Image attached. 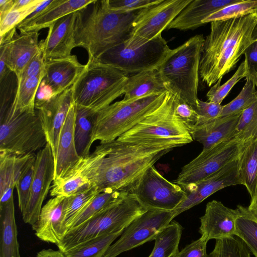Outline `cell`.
Segmentation results:
<instances>
[{"mask_svg":"<svg viewBox=\"0 0 257 257\" xmlns=\"http://www.w3.org/2000/svg\"><path fill=\"white\" fill-rule=\"evenodd\" d=\"M76 12L68 14L54 22L49 28L46 38L39 44L45 62L71 56L76 47L74 25Z\"/></svg>","mask_w":257,"mask_h":257,"instance_id":"19","label":"cell"},{"mask_svg":"<svg viewBox=\"0 0 257 257\" xmlns=\"http://www.w3.org/2000/svg\"><path fill=\"white\" fill-rule=\"evenodd\" d=\"M138 11H114L109 8L108 0H94L76 12L75 46L84 48L88 58L97 59L108 50L128 39Z\"/></svg>","mask_w":257,"mask_h":257,"instance_id":"3","label":"cell"},{"mask_svg":"<svg viewBox=\"0 0 257 257\" xmlns=\"http://www.w3.org/2000/svg\"><path fill=\"white\" fill-rule=\"evenodd\" d=\"M53 1V0L42 1L36 10L21 23H27L36 18L51 5Z\"/></svg>","mask_w":257,"mask_h":257,"instance_id":"52","label":"cell"},{"mask_svg":"<svg viewBox=\"0 0 257 257\" xmlns=\"http://www.w3.org/2000/svg\"><path fill=\"white\" fill-rule=\"evenodd\" d=\"M192 0H163L139 10L132 24L126 47H141L162 36V32Z\"/></svg>","mask_w":257,"mask_h":257,"instance_id":"11","label":"cell"},{"mask_svg":"<svg viewBox=\"0 0 257 257\" xmlns=\"http://www.w3.org/2000/svg\"><path fill=\"white\" fill-rule=\"evenodd\" d=\"M179 98L177 92L170 90L158 108L117 140L171 144L177 147L192 142L189 130L175 112Z\"/></svg>","mask_w":257,"mask_h":257,"instance_id":"6","label":"cell"},{"mask_svg":"<svg viewBox=\"0 0 257 257\" xmlns=\"http://www.w3.org/2000/svg\"><path fill=\"white\" fill-rule=\"evenodd\" d=\"M169 91V87L161 74L157 69H154L128 76L123 100L135 99Z\"/></svg>","mask_w":257,"mask_h":257,"instance_id":"28","label":"cell"},{"mask_svg":"<svg viewBox=\"0 0 257 257\" xmlns=\"http://www.w3.org/2000/svg\"><path fill=\"white\" fill-rule=\"evenodd\" d=\"M75 105L73 102L69 108L59 135L54 158V180L69 173L81 159L77 152L75 145Z\"/></svg>","mask_w":257,"mask_h":257,"instance_id":"22","label":"cell"},{"mask_svg":"<svg viewBox=\"0 0 257 257\" xmlns=\"http://www.w3.org/2000/svg\"><path fill=\"white\" fill-rule=\"evenodd\" d=\"M73 103L71 87L36 109L41 118L47 142L51 147L54 159L60 131Z\"/></svg>","mask_w":257,"mask_h":257,"instance_id":"21","label":"cell"},{"mask_svg":"<svg viewBox=\"0 0 257 257\" xmlns=\"http://www.w3.org/2000/svg\"><path fill=\"white\" fill-rule=\"evenodd\" d=\"M35 154L16 156L0 152V207L13 199V190Z\"/></svg>","mask_w":257,"mask_h":257,"instance_id":"26","label":"cell"},{"mask_svg":"<svg viewBox=\"0 0 257 257\" xmlns=\"http://www.w3.org/2000/svg\"><path fill=\"white\" fill-rule=\"evenodd\" d=\"M36 155L31 159L16 182L18 204L23 213L27 205L31 190L34 177Z\"/></svg>","mask_w":257,"mask_h":257,"instance_id":"43","label":"cell"},{"mask_svg":"<svg viewBox=\"0 0 257 257\" xmlns=\"http://www.w3.org/2000/svg\"><path fill=\"white\" fill-rule=\"evenodd\" d=\"M123 231L104 234L82 242L64 252L65 257H103Z\"/></svg>","mask_w":257,"mask_h":257,"instance_id":"36","label":"cell"},{"mask_svg":"<svg viewBox=\"0 0 257 257\" xmlns=\"http://www.w3.org/2000/svg\"><path fill=\"white\" fill-rule=\"evenodd\" d=\"M237 210L213 200L206 204L204 214L200 218L199 232L207 241L221 239L235 235Z\"/></svg>","mask_w":257,"mask_h":257,"instance_id":"18","label":"cell"},{"mask_svg":"<svg viewBox=\"0 0 257 257\" xmlns=\"http://www.w3.org/2000/svg\"><path fill=\"white\" fill-rule=\"evenodd\" d=\"M237 159L239 177L251 199L257 192V137L243 142Z\"/></svg>","mask_w":257,"mask_h":257,"instance_id":"30","label":"cell"},{"mask_svg":"<svg viewBox=\"0 0 257 257\" xmlns=\"http://www.w3.org/2000/svg\"><path fill=\"white\" fill-rule=\"evenodd\" d=\"M183 227L172 221L155 237V245L148 257H173L178 251Z\"/></svg>","mask_w":257,"mask_h":257,"instance_id":"33","label":"cell"},{"mask_svg":"<svg viewBox=\"0 0 257 257\" xmlns=\"http://www.w3.org/2000/svg\"><path fill=\"white\" fill-rule=\"evenodd\" d=\"M241 113L218 117L196 125L190 130L191 136L193 140L202 145L203 150L232 139Z\"/></svg>","mask_w":257,"mask_h":257,"instance_id":"24","label":"cell"},{"mask_svg":"<svg viewBox=\"0 0 257 257\" xmlns=\"http://www.w3.org/2000/svg\"><path fill=\"white\" fill-rule=\"evenodd\" d=\"M208 241L201 236L178 251L173 257H209L206 252Z\"/></svg>","mask_w":257,"mask_h":257,"instance_id":"49","label":"cell"},{"mask_svg":"<svg viewBox=\"0 0 257 257\" xmlns=\"http://www.w3.org/2000/svg\"><path fill=\"white\" fill-rule=\"evenodd\" d=\"M94 0H53L51 5L33 20L19 24L17 27L20 32H38L49 28L54 22L71 13L86 7Z\"/></svg>","mask_w":257,"mask_h":257,"instance_id":"27","label":"cell"},{"mask_svg":"<svg viewBox=\"0 0 257 257\" xmlns=\"http://www.w3.org/2000/svg\"><path fill=\"white\" fill-rule=\"evenodd\" d=\"M174 218L173 211L147 210L124 229L118 240L109 247L103 257H116L154 240Z\"/></svg>","mask_w":257,"mask_h":257,"instance_id":"14","label":"cell"},{"mask_svg":"<svg viewBox=\"0 0 257 257\" xmlns=\"http://www.w3.org/2000/svg\"><path fill=\"white\" fill-rule=\"evenodd\" d=\"M131 194L147 210L153 211H172L186 197L182 187L164 178L154 165L145 172Z\"/></svg>","mask_w":257,"mask_h":257,"instance_id":"13","label":"cell"},{"mask_svg":"<svg viewBox=\"0 0 257 257\" xmlns=\"http://www.w3.org/2000/svg\"><path fill=\"white\" fill-rule=\"evenodd\" d=\"M92 186L86 176L79 171L72 169L65 176L53 181L50 193L53 197H68Z\"/></svg>","mask_w":257,"mask_h":257,"instance_id":"37","label":"cell"},{"mask_svg":"<svg viewBox=\"0 0 257 257\" xmlns=\"http://www.w3.org/2000/svg\"><path fill=\"white\" fill-rule=\"evenodd\" d=\"M249 76L247 60H244L240 64L232 76L225 83L220 85L221 81L216 82L208 91L206 96L209 102L221 104L233 87L241 79Z\"/></svg>","mask_w":257,"mask_h":257,"instance_id":"41","label":"cell"},{"mask_svg":"<svg viewBox=\"0 0 257 257\" xmlns=\"http://www.w3.org/2000/svg\"><path fill=\"white\" fill-rule=\"evenodd\" d=\"M14 2V0H0V18L12 9Z\"/></svg>","mask_w":257,"mask_h":257,"instance_id":"54","label":"cell"},{"mask_svg":"<svg viewBox=\"0 0 257 257\" xmlns=\"http://www.w3.org/2000/svg\"><path fill=\"white\" fill-rule=\"evenodd\" d=\"M163 0H108L109 8L114 11L132 12L141 10Z\"/></svg>","mask_w":257,"mask_h":257,"instance_id":"45","label":"cell"},{"mask_svg":"<svg viewBox=\"0 0 257 257\" xmlns=\"http://www.w3.org/2000/svg\"><path fill=\"white\" fill-rule=\"evenodd\" d=\"M45 64L43 51L39 44V50L25 68L17 82L39 75L44 71Z\"/></svg>","mask_w":257,"mask_h":257,"instance_id":"48","label":"cell"},{"mask_svg":"<svg viewBox=\"0 0 257 257\" xmlns=\"http://www.w3.org/2000/svg\"><path fill=\"white\" fill-rule=\"evenodd\" d=\"M99 192L97 188L92 186L84 191L66 197L65 222L68 230L76 218Z\"/></svg>","mask_w":257,"mask_h":257,"instance_id":"39","label":"cell"},{"mask_svg":"<svg viewBox=\"0 0 257 257\" xmlns=\"http://www.w3.org/2000/svg\"><path fill=\"white\" fill-rule=\"evenodd\" d=\"M247 208L257 217V192L254 196L251 199L250 203Z\"/></svg>","mask_w":257,"mask_h":257,"instance_id":"56","label":"cell"},{"mask_svg":"<svg viewBox=\"0 0 257 257\" xmlns=\"http://www.w3.org/2000/svg\"><path fill=\"white\" fill-rule=\"evenodd\" d=\"M237 158L205 178L195 183L181 187L186 193V197L172 210L174 218L223 188L242 185L238 173Z\"/></svg>","mask_w":257,"mask_h":257,"instance_id":"15","label":"cell"},{"mask_svg":"<svg viewBox=\"0 0 257 257\" xmlns=\"http://www.w3.org/2000/svg\"><path fill=\"white\" fill-rule=\"evenodd\" d=\"M96 112L75 105V142L77 152L81 158L90 154Z\"/></svg>","mask_w":257,"mask_h":257,"instance_id":"31","label":"cell"},{"mask_svg":"<svg viewBox=\"0 0 257 257\" xmlns=\"http://www.w3.org/2000/svg\"><path fill=\"white\" fill-rule=\"evenodd\" d=\"M244 55L247 62L249 76L252 78L257 76V41L246 50Z\"/></svg>","mask_w":257,"mask_h":257,"instance_id":"51","label":"cell"},{"mask_svg":"<svg viewBox=\"0 0 257 257\" xmlns=\"http://www.w3.org/2000/svg\"><path fill=\"white\" fill-rule=\"evenodd\" d=\"M257 13L238 18L211 22L210 32L204 40L199 76L208 87L221 81L236 67L246 50L254 42Z\"/></svg>","mask_w":257,"mask_h":257,"instance_id":"2","label":"cell"},{"mask_svg":"<svg viewBox=\"0 0 257 257\" xmlns=\"http://www.w3.org/2000/svg\"><path fill=\"white\" fill-rule=\"evenodd\" d=\"M245 80L238 95L231 101L223 105L219 117L241 113L257 100V88L253 79L248 76Z\"/></svg>","mask_w":257,"mask_h":257,"instance_id":"38","label":"cell"},{"mask_svg":"<svg viewBox=\"0 0 257 257\" xmlns=\"http://www.w3.org/2000/svg\"><path fill=\"white\" fill-rule=\"evenodd\" d=\"M57 96L52 88L46 83L43 79L37 89L35 101V109H37L45 103L51 100L54 97Z\"/></svg>","mask_w":257,"mask_h":257,"instance_id":"50","label":"cell"},{"mask_svg":"<svg viewBox=\"0 0 257 257\" xmlns=\"http://www.w3.org/2000/svg\"><path fill=\"white\" fill-rule=\"evenodd\" d=\"M205 39L196 35L179 47L171 49L157 67L169 89L195 110L197 106L199 67Z\"/></svg>","mask_w":257,"mask_h":257,"instance_id":"4","label":"cell"},{"mask_svg":"<svg viewBox=\"0 0 257 257\" xmlns=\"http://www.w3.org/2000/svg\"><path fill=\"white\" fill-rule=\"evenodd\" d=\"M171 49L162 36L138 48L126 47L124 43L108 50L97 59L128 76L157 69Z\"/></svg>","mask_w":257,"mask_h":257,"instance_id":"10","label":"cell"},{"mask_svg":"<svg viewBox=\"0 0 257 257\" xmlns=\"http://www.w3.org/2000/svg\"><path fill=\"white\" fill-rule=\"evenodd\" d=\"M240 0H192L167 29L181 31L194 30L204 25L202 21L211 14Z\"/></svg>","mask_w":257,"mask_h":257,"instance_id":"25","label":"cell"},{"mask_svg":"<svg viewBox=\"0 0 257 257\" xmlns=\"http://www.w3.org/2000/svg\"><path fill=\"white\" fill-rule=\"evenodd\" d=\"M252 78V77H251ZM257 88V76L252 78Z\"/></svg>","mask_w":257,"mask_h":257,"instance_id":"57","label":"cell"},{"mask_svg":"<svg viewBox=\"0 0 257 257\" xmlns=\"http://www.w3.org/2000/svg\"><path fill=\"white\" fill-rule=\"evenodd\" d=\"M35 2L36 0H14L12 9L27 7Z\"/></svg>","mask_w":257,"mask_h":257,"instance_id":"55","label":"cell"},{"mask_svg":"<svg viewBox=\"0 0 257 257\" xmlns=\"http://www.w3.org/2000/svg\"><path fill=\"white\" fill-rule=\"evenodd\" d=\"M223 105L221 104L209 101L205 102L198 99L196 109L198 118L196 125L203 124L219 117Z\"/></svg>","mask_w":257,"mask_h":257,"instance_id":"46","label":"cell"},{"mask_svg":"<svg viewBox=\"0 0 257 257\" xmlns=\"http://www.w3.org/2000/svg\"><path fill=\"white\" fill-rule=\"evenodd\" d=\"M13 199L0 207V257H21Z\"/></svg>","mask_w":257,"mask_h":257,"instance_id":"29","label":"cell"},{"mask_svg":"<svg viewBox=\"0 0 257 257\" xmlns=\"http://www.w3.org/2000/svg\"><path fill=\"white\" fill-rule=\"evenodd\" d=\"M84 67L74 55L49 60L45 62L43 79L57 95L73 86Z\"/></svg>","mask_w":257,"mask_h":257,"instance_id":"23","label":"cell"},{"mask_svg":"<svg viewBox=\"0 0 257 257\" xmlns=\"http://www.w3.org/2000/svg\"><path fill=\"white\" fill-rule=\"evenodd\" d=\"M147 210L133 194L103 210L76 228L67 232L57 243L65 252L75 245L98 236L123 231Z\"/></svg>","mask_w":257,"mask_h":257,"instance_id":"8","label":"cell"},{"mask_svg":"<svg viewBox=\"0 0 257 257\" xmlns=\"http://www.w3.org/2000/svg\"><path fill=\"white\" fill-rule=\"evenodd\" d=\"M44 76L45 71L36 76L17 82L15 95L10 107L14 111L35 112L36 95Z\"/></svg>","mask_w":257,"mask_h":257,"instance_id":"34","label":"cell"},{"mask_svg":"<svg viewBox=\"0 0 257 257\" xmlns=\"http://www.w3.org/2000/svg\"><path fill=\"white\" fill-rule=\"evenodd\" d=\"M243 142L233 138L202 151L184 166L174 183L181 187L195 183L238 158Z\"/></svg>","mask_w":257,"mask_h":257,"instance_id":"12","label":"cell"},{"mask_svg":"<svg viewBox=\"0 0 257 257\" xmlns=\"http://www.w3.org/2000/svg\"><path fill=\"white\" fill-rule=\"evenodd\" d=\"M177 146L153 142L100 143L73 169L86 177L99 192L106 189L132 193L145 172Z\"/></svg>","mask_w":257,"mask_h":257,"instance_id":"1","label":"cell"},{"mask_svg":"<svg viewBox=\"0 0 257 257\" xmlns=\"http://www.w3.org/2000/svg\"><path fill=\"white\" fill-rule=\"evenodd\" d=\"M43 0H36L32 5L25 8L11 10L0 18V36L5 35L30 16Z\"/></svg>","mask_w":257,"mask_h":257,"instance_id":"44","label":"cell"},{"mask_svg":"<svg viewBox=\"0 0 257 257\" xmlns=\"http://www.w3.org/2000/svg\"><path fill=\"white\" fill-rule=\"evenodd\" d=\"M257 0H240L224 7L205 18L204 24L214 21L238 18L256 13Z\"/></svg>","mask_w":257,"mask_h":257,"instance_id":"40","label":"cell"},{"mask_svg":"<svg viewBox=\"0 0 257 257\" xmlns=\"http://www.w3.org/2000/svg\"><path fill=\"white\" fill-rule=\"evenodd\" d=\"M36 257H65L64 252L60 250H55L52 249H43L39 251Z\"/></svg>","mask_w":257,"mask_h":257,"instance_id":"53","label":"cell"},{"mask_svg":"<svg viewBox=\"0 0 257 257\" xmlns=\"http://www.w3.org/2000/svg\"><path fill=\"white\" fill-rule=\"evenodd\" d=\"M0 152L16 156L34 154L47 144L38 112H20L10 106L0 117Z\"/></svg>","mask_w":257,"mask_h":257,"instance_id":"9","label":"cell"},{"mask_svg":"<svg viewBox=\"0 0 257 257\" xmlns=\"http://www.w3.org/2000/svg\"><path fill=\"white\" fill-rule=\"evenodd\" d=\"M253 38H254V41H257V34H254V33H253Z\"/></svg>","mask_w":257,"mask_h":257,"instance_id":"58","label":"cell"},{"mask_svg":"<svg viewBox=\"0 0 257 257\" xmlns=\"http://www.w3.org/2000/svg\"><path fill=\"white\" fill-rule=\"evenodd\" d=\"M128 194L130 193L111 189H106L100 192L76 218L68 231L78 227L103 210L118 202Z\"/></svg>","mask_w":257,"mask_h":257,"instance_id":"32","label":"cell"},{"mask_svg":"<svg viewBox=\"0 0 257 257\" xmlns=\"http://www.w3.org/2000/svg\"><path fill=\"white\" fill-rule=\"evenodd\" d=\"M128 76L97 59L88 58L71 87L73 102L98 112L124 94Z\"/></svg>","mask_w":257,"mask_h":257,"instance_id":"5","label":"cell"},{"mask_svg":"<svg viewBox=\"0 0 257 257\" xmlns=\"http://www.w3.org/2000/svg\"><path fill=\"white\" fill-rule=\"evenodd\" d=\"M54 159L47 143L36 155L35 170L29 199L22 213L24 222L32 226L38 220L43 203L54 181Z\"/></svg>","mask_w":257,"mask_h":257,"instance_id":"16","label":"cell"},{"mask_svg":"<svg viewBox=\"0 0 257 257\" xmlns=\"http://www.w3.org/2000/svg\"><path fill=\"white\" fill-rule=\"evenodd\" d=\"M257 137V100L243 111L233 134V138L245 142Z\"/></svg>","mask_w":257,"mask_h":257,"instance_id":"42","label":"cell"},{"mask_svg":"<svg viewBox=\"0 0 257 257\" xmlns=\"http://www.w3.org/2000/svg\"><path fill=\"white\" fill-rule=\"evenodd\" d=\"M235 235L239 237L248 248L257 257V217L248 209L241 205L236 208Z\"/></svg>","mask_w":257,"mask_h":257,"instance_id":"35","label":"cell"},{"mask_svg":"<svg viewBox=\"0 0 257 257\" xmlns=\"http://www.w3.org/2000/svg\"><path fill=\"white\" fill-rule=\"evenodd\" d=\"M256 13H257V7H256Z\"/></svg>","mask_w":257,"mask_h":257,"instance_id":"59","label":"cell"},{"mask_svg":"<svg viewBox=\"0 0 257 257\" xmlns=\"http://www.w3.org/2000/svg\"><path fill=\"white\" fill-rule=\"evenodd\" d=\"M175 112L190 131L196 125L198 118L196 111L180 97L175 107Z\"/></svg>","mask_w":257,"mask_h":257,"instance_id":"47","label":"cell"},{"mask_svg":"<svg viewBox=\"0 0 257 257\" xmlns=\"http://www.w3.org/2000/svg\"><path fill=\"white\" fill-rule=\"evenodd\" d=\"M168 92L116 101L96 112L92 142L111 141L134 127L158 108Z\"/></svg>","mask_w":257,"mask_h":257,"instance_id":"7","label":"cell"},{"mask_svg":"<svg viewBox=\"0 0 257 257\" xmlns=\"http://www.w3.org/2000/svg\"><path fill=\"white\" fill-rule=\"evenodd\" d=\"M16 29L0 36V44L4 43L6 46V65L18 80L39 49V33L20 32L19 34Z\"/></svg>","mask_w":257,"mask_h":257,"instance_id":"17","label":"cell"},{"mask_svg":"<svg viewBox=\"0 0 257 257\" xmlns=\"http://www.w3.org/2000/svg\"><path fill=\"white\" fill-rule=\"evenodd\" d=\"M65 199V197L55 196L42 207L38 221L32 225L35 235L41 240L57 244L67 233Z\"/></svg>","mask_w":257,"mask_h":257,"instance_id":"20","label":"cell"}]
</instances>
